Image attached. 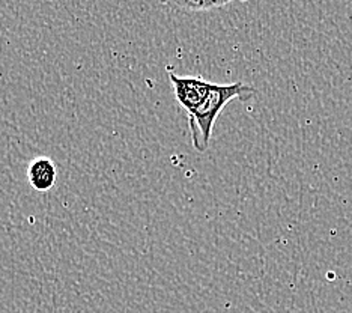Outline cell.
Segmentation results:
<instances>
[{
  "label": "cell",
  "mask_w": 352,
  "mask_h": 313,
  "mask_svg": "<svg viewBox=\"0 0 352 313\" xmlns=\"http://www.w3.org/2000/svg\"><path fill=\"white\" fill-rule=\"evenodd\" d=\"M254 94V87L243 82L228 85L212 83L204 102L196 110L188 114L190 136L195 149L199 152H205L208 147H210L215 120H217L221 110L225 109L230 101H249L253 98Z\"/></svg>",
  "instance_id": "obj_1"
},
{
  "label": "cell",
  "mask_w": 352,
  "mask_h": 313,
  "mask_svg": "<svg viewBox=\"0 0 352 313\" xmlns=\"http://www.w3.org/2000/svg\"><path fill=\"white\" fill-rule=\"evenodd\" d=\"M169 78L176 101L187 114H191L201 106L212 86V83L201 77H181L176 76L175 72H169Z\"/></svg>",
  "instance_id": "obj_2"
},
{
  "label": "cell",
  "mask_w": 352,
  "mask_h": 313,
  "mask_svg": "<svg viewBox=\"0 0 352 313\" xmlns=\"http://www.w3.org/2000/svg\"><path fill=\"white\" fill-rule=\"evenodd\" d=\"M58 171L49 157H38L28 166V180L36 191H49L56 184Z\"/></svg>",
  "instance_id": "obj_3"
},
{
  "label": "cell",
  "mask_w": 352,
  "mask_h": 313,
  "mask_svg": "<svg viewBox=\"0 0 352 313\" xmlns=\"http://www.w3.org/2000/svg\"><path fill=\"white\" fill-rule=\"evenodd\" d=\"M163 5L173 8V10L186 11V12H206L215 10V8L225 6L234 0H160ZM247 2V0H239Z\"/></svg>",
  "instance_id": "obj_4"
}]
</instances>
